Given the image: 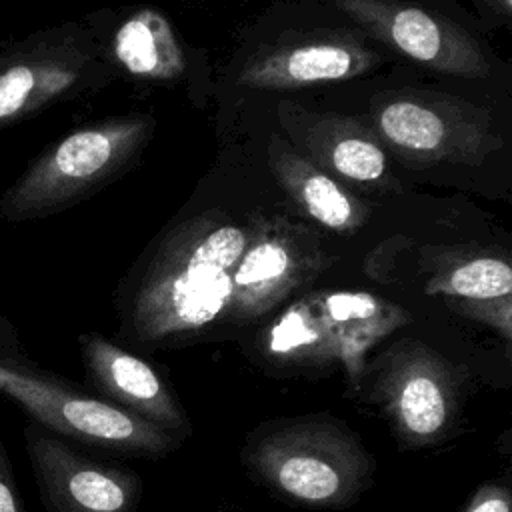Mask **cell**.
<instances>
[{
	"label": "cell",
	"mask_w": 512,
	"mask_h": 512,
	"mask_svg": "<svg viewBox=\"0 0 512 512\" xmlns=\"http://www.w3.org/2000/svg\"><path fill=\"white\" fill-rule=\"evenodd\" d=\"M246 228L202 216L172 234L122 304L124 342L172 348L228 326L232 268Z\"/></svg>",
	"instance_id": "obj_1"
},
{
	"label": "cell",
	"mask_w": 512,
	"mask_h": 512,
	"mask_svg": "<svg viewBox=\"0 0 512 512\" xmlns=\"http://www.w3.org/2000/svg\"><path fill=\"white\" fill-rule=\"evenodd\" d=\"M240 462L254 482L278 498L314 510L348 508L376 474L374 454L344 420L328 412L258 424L240 448Z\"/></svg>",
	"instance_id": "obj_2"
},
{
	"label": "cell",
	"mask_w": 512,
	"mask_h": 512,
	"mask_svg": "<svg viewBox=\"0 0 512 512\" xmlns=\"http://www.w3.org/2000/svg\"><path fill=\"white\" fill-rule=\"evenodd\" d=\"M408 320L404 308L370 292H316L262 330L258 352L268 366L290 372L340 366L346 394L356 398L368 352Z\"/></svg>",
	"instance_id": "obj_3"
},
{
	"label": "cell",
	"mask_w": 512,
	"mask_h": 512,
	"mask_svg": "<svg viewBox=\"0 0 512 512\" xmlns=\"http://www.w3.org/2000/svg\"><path fill=\"white\" fill-rule=\"evenodd\" d=\"M146 116L76 128L44 148L0 196V218L28 222L56 214L108 182L144 142Z\"/></svg>",
	"instance_id": "obj_4"
},
{
	"label": "cell",
	"mask_w": 512,
	"mask_h": 512,
	"mask_svg": "<svg viewBox=\"0 0 512 512\" xmlns=\"http://www.w3.org/2000/svg\"><path fill=\"white\" fill-rule=\"evenodd\" d=\"M356 398L374 404L402 450L434 446L458 420L454 366L420 340L404 338L366 360Z\"/></svg>",
	"instance_id": "obj_5"
},
{
	"label": "cell",
	"mask_w": 512,
	"mask_h": 512,
	"mask_svg": "<svg viewBox=\"0 0 512 512\" xmlns=\"http://www.w3.org/2000/svg\"><path fill=\"white\" fill-rule=\"evenodd\" d=\"M0 394L8 396L30 422L90 448L162 458L182 444L180 438L160 426L88 394L34 362L18 366L2 384Z\"/></svg>",
	"instance_id": "obj_6"
},
{
	"label": "cell",
	"mask_w": 512,
	"mask_h": 512,
	"mask_svg": "<svg viewBox=\"0 0 512 512\" xmlns=\"http://www.w3.org/2000/svg\"><path fill=\"white\" fill-rule=\"evenodd\" d=\"M98 76V48L80 24L2 40L0 132L90 88Z\"/></svg>",
	"instance_id": "obj_7"
},
{
	"label": "cell",
	"mask_w": 512,
	"mask_h": 512,
	"mask_svg": "<svg viewBox=\"0 0 512 512\" xmlns=\"http://www.w3.org/2000/svg\"><path fill=\"white\" fill-rule=\"evenodd\" d=\"M374 124L398 156L424 164H478L502 144L484 110L432 94L386 96L374 108Z\"/></svg>",
	"instance_id": "obj_8"
},
{
	"label": "cell",
	"mask_w": 512,
	"mask_h": 512,
	"mask_svg": "<svg viewBox=\"0 0 512 512\" xmlns=\"http://www.w3.org/2000/svg\"><path fill=\"white\" fill-rule=\"evenodd\" d=\"M22 438L46 512H136L142 478L134 470L96 460L30 420Z\"/></svg>",
	"instance_id": "obj_9"
},
{
	"label": "cell",
	"mask_w": 512,
	"mask_h": 512,
	"mask_svg": "<svg viewBox=\"0 0 512 512\" xmlns=\"http://www.w3.org/2000/svg\"><path fill=\"white\" fill-rule=\"evenodd\" d=\"M334 2L372 36L426 68L462 78H480L490 70L478 42L438 14L396 0Z\"/></svg>",
	"instance_id": "obj_10"
},
{
	"label": "cell",
	"mask_w": 512,
	"mask_h": 512,
	"mask_svg": "<svg viewBox=\"0 0 512 512\" xmlns=\"http://www.w3.org/2000/svg\"><path fill=\"white\" fill-rule=\"evenodd\" d=\"M86 382L100 398L160 426L182 442L190 418L170 384L144 358L96 332L78 336Z\"/></svg>",
	"instance_id": "obj_11"
},
{
	"label": "cell",
	"mask_w": 512,
	"mask_h": 512,
	"mask_svg": "<svg viewBox=\"0 0 512 512\" xmlns=\"http://www.w3.org/2000/svg\"><path fill=\"white\" fill-rule=\"evenodd\" d=\"M320 266L294 234L268 228L256 232L232 268L228 326L256 322L278 308Z\"/></svg>",
	"instance_id": "obj_12"
},
{
	"label": "cell",
	"mask_w": 512,
	"mask_h": 512,
	"mask_svg": "<svg viewBox=\"0 0 512 512\" xmlns=\"http://www.w3.org/2000/svg\"><path fill=\"white\" fill-rule=\"evenodd\" d=\"M378 64V54L350 36H318L276 46L254 56L238 82L250 88L292 90L346 80Z\"/></svg>",
	"instance_id": "obj_13"
},
{
	"label": "cell",
	"mask_w": 512,
	"mask_h": 512,
	"mask_svg": "<svg viewBox=\"0 0 512 512\" xmlns=\"http://www.w3.org/2000/svg\"><path fill=\"white\" fill-rule=\"evenodd\" d=\"M306 118L300 138L328 170L358 184H378L386 178V154L368 128L334 114Z\"/></svg>",
	"instance_id": "obj_14"
},
{
	"label": "cell",
	"mask_w": 512,
	"mask_h": 512,
	"mask_svg": "<svg viewBox=\"0 0 512 512\" xmlns=\"http://www.w3.org/2000/svg\"><path fill=\"white\" fill-rule=\"evenodd\" d=\"M272 162L284 188L318 224L334 232H352L364 224V206L314 162L292 150L276 152Z\"/></svg>",
	"instance_id": "obj_15"
},
{
	"label": "cell",
	"mask_w": 512,
	"mask_h": 512,
	"mask_svg": "<svg viewBox=\"0 0 512 512\" xmlns=\"http://www.w3.org/2000/svg\"><path fill=\"white\" fill-rule=\"evenodd\" d=\"M112 48L114 58L132 76L170 80L184 70V54L172 26L154 8H142L124 20Z\"/></svg>",
	"instance_id": "obj_16"
},
{
	"label": "cell",
	"mask_w": 512,
	"mask_h": 512,
	"mask_svg": "<svg viewBox=\"0 0 512 512\" xmlns=\"http://www.w3.org/2000/svg\"><path fill=\"white\" fill-rule=\"evenodd\" d=\"M428 294L462 300H490L512 294V268L506 260L478 256L450 266L426 284Z\"/></svg>",
	"instance_id": "obj_17"
},
{
	"label": "cell",
	"mask_w": 512,
	"mask_h": 512,
	"mask_svg": "<svg viewBox=\"0 0 512 512\" xmlns=\"http://www.w3.org/2000/svg\"><path fill=\"white\" fill-rule=\"evenodd\" d=\"M448 306L476 322H482L496 330L506 344L512 338V296L490 298V300H462L448 298Z\"/></svg>",
	"instance_id": "obj_18"
},
{
	"label": "cell",
	"mask_w": 512,
	"mask_h": 512,
	"mask_svg": "<svg viewBox=\"0 0 512 512\" xmlns=\"http://www.w3.org/2000/svg\"><path fill=\"white\" fill-rule=\"evenodd\" d=\"M460 512H512L510 486L502 482H484L474 490Z\"/></svg>",
	"instance_id": "obj_19"
},
{
	"label": "cell",
	"mask_w": 512,
	"mask_h": 512,
	"mask_svg": "<svg viewBox=\"0 0 512 512\" xmlns=\"http://www.w3.org/2000/svg\"><path fill=\"white\" fill-rule=\"evenodd\" d=\"M0 512H26V506L22 502V496L16 484L14 466L2 438H0Z\"/></svg>",
	"instance_id": "obj_20"
},
{
	"label": "cell",
	"mask_w": 512,
	"mask_h": 512,
	"mask_svg": "<svg viewBox=\"0 0 512 512\" xmlns=\"http://www.w3.org/2000/svg\"><path fill=\"white\" fill-rule=\"evenodd\" d=\"M0 362H6V364L30 362L28 356L24 354V348L20 344L14 324L8 320V316L2 310H0Z\"/></svg>",
	"instance_id": "obj_21"
},
{
	"label": "cell",
	"mask_w": 512,
	"mask_h": 512,
	"mask_svg": "<svg viewBox=\"0 0 512 512\" xmlns=\"http://www.w3.org/2000/svg\"><path fill=\"white\" fill-rule=\"evenodd\" d=\"M496 4H498V8L502 10V12H510V8H512V0H496Z\"/></svg>",
	"instance_id": "obj_22"
},
{
	"label": "cell",
	"mask_w": 512,
	"mask_h": 512,
	"mask_svg": "<svg viewBox=\"0 0 512 512\" xmlns=\"http://www.w3.org/2000/svg\"><path fill=\"white\" fill-rule=\"evenodd\" d=\"M2 2H4V0H0V8H2Z\"/></svg>",
	"instance_id": "obj_23"
}]
</instances>
